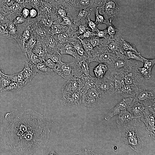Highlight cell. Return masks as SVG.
Segmentation results:
<instances>
[{"label": "cell", "instance_id": "cell-26", "mask_svg": "<svg viewBox=\"0 0 155 155\" xmlns=\"http://www.w3.org/2000/svg\"><path fill=\"white\" fill-rule=\"evenodd\" d=\"M23 87L18 83L11 81L7 86L0 90L1 92L4 91L15 92L21 90Z\"/></svg>", "mask_w": 155, "mask_h": 155}, {"label": "cell", "instance_id": "cell-44", "mask_svg": "<svg viewBox=\"0 0 155 155\" xmlns=\"http://www.w3.org/2000/svg\"><path fill=\"white\" fill-rule=\"evenodd\" d=\"M30 10L27 8L24 7L22 9V14L24 18H27L29 15Z\"/></svg>", "mask_w": 155, "mask_h": 155}, {"label": "cell", "instance_id": "cell-13", "mask_svg": "<svg viewBox=\"0 0 155 155\" xmlns=\"http://www.w3.org/2000/svg\"><path fill=\"white\" fill-rule=\"evenodd\" d=\"M80 78H74L67 81L61 88L63 94L80 91Z\"/></svg>", "mask_w": 155, "mask_h": 155}, {"label": "cell", "instance_id": "cell-35", "mask_svg": "<svg viewBox=\"0 0 155 155\" xmlns=\"http://www.w3.org/2000/svg\"><path fill=\"white\" fill-rule=\"evenodd\" d=\"M78 38L80 40L84 50L87 53L92 50L93 47L89 40L86 39H82L79 37H78Z\"/></svg>", "mask_w": 155, "mask_h": 155}, {"label": "cell", "instance_id": "cell-3", "mask_svg": "<svg viewBox=\"0 0 155 155\" xmlns=\"http://www.w3.org/2000/svg\"><path fill=\"white\" fill-rule=\"evenodd\" d=\"M116 58V53L107 48L104 39L101 41L98 46L93 48L91 51L87 53V59L89 63L96 62L103 63L108 67L112 64Z\"/></svg>", "mask_w": 155, "mask_h": 155}, {"label": "cell", "instance_id": "cell-50", "mask_svg": "<svg viewBox=\"0 0 155 155\" xmlns=\"http://www.w3.org/2000/svg\"><path fill=\"white\" fill-rule=\"evenodd\" d=\"M57 12L59 16L63 18L66 16V14L65 11L61 8H60L58 9Z\"/></svg>", "mask_w": 155, "mask_h": 155}, {"label": "cell", "instance_id": "cell-24", "mask_svg": "<svg viewBox=\"0 0 155 155\" xmlns=\"http://www.w3.org/2000/svg\"><path fill=\"white\" fill-rule=\"evenodd\" d=\"M121 47L124 53L126 51H131L135 52L138 54H140L138 52L134 45L127 42L123 38L122 40Z\"/></svg>", "mask_w": 155, "mask_h": 155}, {"label": "cell", "instance_id": "cell-12", "mask_svg": "<svg viewBox=\"0 0 155 155\" xmlns=\"http://www.w3.org/2000/svg\"><path fill=\"white\" fill-rule=\"evenodd\" d=\"M133 98L131 97H124L108 112L105 117V119L109 121L114 116L119 114L122 111L126 109L131 104Z\"/></svg>", "mask_w": 155, "mask_h": 155}, {"label": "cell", "instance_id": "cell-14", "mask_svg": "<svg viewBox=\"0 0 155 155\" xmlns=\"http://www.w3.org/2000/svg\"><path fill=\"white\" fill-rule=\"evenodd\" d=\"M22 71L26 85L32 80L37 72L35 65L30 64L27 61Z\"/></svg>", "mask_w": 155, "mask_h": 155}, {"label": "cell", "instance_id": "cell-55", "mask_svg": "<svg viewBox=\"0 0 155 155\" xmlns=\"http://www.w3.org/2000/svg\"><path fill=\"white\" fill-rule=\"evenodd\" d=\"M85 155H98L96 153H95L89 150H85Z\"/></svg>", "mask_w": 155, "mask_h": 155}, {"label": "cell", "instance_id": "cell-7", "mask_svg": "<svg viewBox=\"0 0 155 155\" xmlns=\"http://www.w3.org/2000/svg\"><path fill=\"white\" fill-rule=\"evenodd\" d=\"M72 75L76 78H81L90 75L89 63L87 57L84 56L74 58L72 62Z\"/></svg>", "mask_w": 155, "mask_h": 155}, {"label": "cell", "instance_id": "cell-21", "mask_svg": "<svg viewBox=\"0 0 155 155\" xmlns=\"http://www.w3.org/2000/svg\"><path fill=\"white\" fill-rule=\"evenodd\" d=\"M27 62L30 64L35 65L37 63L44 61V60L32 52L26 56Z\"/></svg>", "mask_w": 155, "mask_h": 155}, {"label": "cell", "instance_id": "cell-15", "mask_svg": "<svg viewBox=\"0 0 155 155\" xmlns=\"http://www.w3.org/2000/svg\"><path fill=\"white\" fill-rule=\"evenodd\" d=\"M145 108L143 105L133 99L126 110L132 116L135 117H140L142 115L143 111Z\"/></svg>", "mask_w": 155, "mask_h": 155}, {"label": "cell", "instance_id": "cell-34", "mask_svg": "<svg viewBox=\"0 0 155 155\" xmlns=\"http://www.w3.org/2000/svg\"><path fill=\"white\" fill-rule=\"evenodd\" d=\"M0 37L11 38L7 25L4 23H0Z\"/></svg>", "mask_w": 155, "mask_h": 155}, {"label": "cell", "instance_id": "cell-58", "mask_svg": "<svg viewBox=\"0 0 155 155\" xmlns=\"http://www.w3.org/2000/svg\"><path fill=\"white\" fill-rule=\"evenodd\" d=\"M2 71H1V69H0V75L1 74V73L2 72Z\"/></svg>", "mask_w": 155, "mask_h": 155}, {"label": "cell", "instance_id": "cell-20", "mask_svg": "<svg viewBox=\"0 0 155 155\" xmlns=\"http://www.w3.org/2000/svg\"><path fill=\"white\" fill-rule=\"evenodd\" d=\"M8 76L11 81L16 82L23 87L26 85L24 82L22 71L16 73L8 75Z\"/></svg>", "mask_w": 155, "mask_h": 155}, {"label": "cell", "instance_id": "cell-6", "mask_svg": "<svg viewBox=\"0 0 155 155\" xmlns=\"http://www.w3.org/2000/svg\"><path fill=\"white\" fill-rule=\"evenodd\" d=\"M99 9V13L104 16L107 24L111 23L119 13L120 8L115 0H105Z\"/></svg>", "mask_w": 155, "mask_h": 155}, {"label": "cell", "instance_id": "cell-45", "mask_svg": "<svg viewBox=\"0 0 155 155\" xmlns=\"http://www.w3.org/2000/svg\"><path fill=\"white\" fill-rule=\"evenodd\" d=\"M83 34V37L85 38H89L92 36H94L95 34L94 32L89 30H86Z\"/></svg>", "mask_w": 155, "mask_h": 155}, {"label": "cell", "instance_id": "cell-54", "mask_svg": "<svg viewBox=\"0 0 155 155\" xmlns=\"http://www.w3.org/2000/svg\"><path fill=\"white\" fill-rule=\"evenodd\" d=\"M79 31L80 34H83L86 31L85 27L83 25H80L79 27Z\"/></svg>", "mask_w": 155, "mask_h": 155}, {"label": "cell", "instance_id": "cell-2", "mask_svg": "<svg viewBox=\"0 0 155 155\" xmlns=\"http://www.w3.org/2000/svg\"><path fill=\"white\" fill-rule=\"evenodd\" d=\"M137 118H134L123 127L122 137L125 144L135 151L139 153L141 151L144 142L136 127Z\"/></svg>", "mask_w": 155, "mask_h": 155}, {"label": "cell", "instance_id": "cell-11", "mask_svg": "<svg viewBox=\"0 0 155 155\" xmlns=\"http://www.w3.org/2000/svg\"><path fill=\"white\" fill-rule=\"evenodd\" d=\"M72 62L64 63L61 61L55 63L54 71L67 81L73 78L72 74Z\"/></svg>", "mask_w": 155, "mask_h": 155}, {"label": "cell", "instance_id": "cell-36", "mask_svg": "<svg viewBox=\"0 0 155 155\" xmlns=\"http://www.w3.org/2000/svg\"><path fill=\"white\" fill-rule=\"evenodd\" d=\"M92 9V7L80 9L79 11L78 16L80 18H85L88 17Z\"/></svg>", "mask_w": 155, "mask_h": 155}, {"label": "cell", "instance_id": "cell-49", "mask_svg": "<svg viewBox=\"0 0 155 155\" xmlns=\"http://www.w3.org/2000/svg\"><path fill=\"white\" fill-rule=\"evenodd\" d=\"M67 37V34L65 33H60L58 34V38L60 40H65Z\"/></svg>", "mask_w": 155, "mask_h": 155}, {"label": "cell", "instance_id": "cell-40", "mask_svg": "<svg viewBox=\"0 0 155 155\" xmlns=\"http://www.w3.org/2000/svg\"><path fill=\"white\" fill-rule=\"evenodd\" d=\"M47 46L51 49H54L55 48L56 44L54 38L52 37H50L47 41Z\"/></svg>", "mask_w": 155, "mask_h": 155}, {"label": "cell", "instance_id": "cell-33", "mask_svg": "<svg viewBox=\"0 0 155 155\" xmlns=\"http://www.w3.org/2000/svg\"><path fill=\"white\" fill-rule=\"evenodd\" d=\"M142 57L143 60L144 67L151 73L152 68L155 64V59H149L142 56Z\"/></svg>", "mask_w": 155, "mask_h": 155}, {"label": "cell", "instance_id": "cell-9", "mask_svg": "<svg viewBox=\"0 0 155 155\" xmlns=\"http://www.w3.org/2000/svg\"><path fill=\"white\" fill-rule=\"evenodd\" d=\"M102 97L95 87L92 88L83 94L82 102L87 106L94 107L100 103Z\"/></svg>", "mask_w": 155, "mask_h": 155}, {"label": "cell", "instance_id": "cell-28", "mask_svg": "<svg viewBox=\"0 0 155 155\" xmlns=\"http://www.w3.org/2000/svg\"><path fill=\"white\" fill-rule=\"evenodd\" d=\"M30 37V32L28 30H26L23 33L21 39L17 41L24 53L25 52V44Z\"/></svg>", "mask_w": 155, "mask_h": 155}, {"label": "cell", "instance_id": "cell-31", "mask_svg": "<svg viewBox=\"0 0 155 155\" xmlns=\"http://www.w3.org/2000/svg\"><path fill=\"white\" fill-rule=\"evenodd\" d=\"M106 24L107 25L106 29L108 34L109 35L108 36L109 38H113L120 32L111 23H108Z\"/></svg>", "mask_w": 155, "mask_h": 155}, {"label": "cell", "instance_id": "cell-41", "mask_svg": "<svg viewBox=\"0 0 155 155\" xmlns=\"http://www.w3.org/2000/svg\"><path fill=\"white\" fill-rule=\"evenodd\" d=\"M46 65L49 68L53 70L54 71L55 63L49 58H47L44 60ZM55 72V71H54Z\"/></svg>", "mask_w": 155, "mask_h": 155}, {"label": "cell", "instance_id": "cell-32", "mask_svg": "<svg viewBox=\"0 0 155 155\" xmlns=\"http://www.w3.org/2000/svg\"><path fill=\"white\" fill-rule=\"evenodd\" d=\"M99 7L96 8L95 11L96 20L95 23L96 26L103 24H107V22L104 16L99 12Z\"/></svg>", "mask_w": 155, "mask_h": 155}, {"label": "cell", "instance_id": "cell-4", "mask_svg": "<svg viewBox=\"0 0 155 155\" xmlns=\"http://www.w3.org/2000/svg\"><path fill=\"white\" fill-rule=\"evenodd\" d=\"M133 99L145 107L152 106L155 103V87L141 83Z\"/></svg>", "mask_w": 155, "mask_h": 155}, {"label": "cell", "instance_id": "cell-43", "mask_svg": "<svg viewBox=\"0 0 155 155\" xmlns=\"http://www.w3.org/2000/svg\"><path fill=\"white\" fill-rule=\"evenodd\" d=\"M88 23L89 27L91 29L92 32H95L97 28V26L95 22L92 21L88 17Z\"/></svg>", "mask_w": 155, "mask_h": 155}, {"label": "cell", "instance_id": "cell-18", "mask_svg": "<svg viewBox=\"0 0 155 155\" xmlns=\"http://www.w3.org/2000/svg\"><path fill=\"white\" fill-rule=\"evenodd\" d=\"M60 53L63 54H67L71 55L73 58L79 57L80 56L74 48L69 44L62 46L59 49Z\"/></svg>", "mask_w": 155, "mask_h": 155}, {"label": "cell", "instance_id": "cell-53", "mask_svg": "<svg viewBox=\"0 0 155 155\" xmlns=\"http://www.w3.org/2000/svg\"><path fill=\"white\" fill-rule=\"evenodd\" d=\"M63 21L64 23L66 24L69 26H71V23L70 19L69 18L66 16L63 18Z\"/></svg>", "mask_w": 155, "mask_h": 155}, {"label": "cell", "instance_id": "cell-38", "mask_svg": "<svg viewBox=\"0 0 155 155\" xmlns=\"http://www.w3.org/2000/svg\"><path fill=\"white\" fill-rule=\"evenodd\" d=\"M94 36H96L99 38H104L106 39L107 37L106 36V34H108L107 29L103 30H100L98 29L95 32Z\"/></svg>", "mask_w": 155, "mask_h": 155}, {"label": "cell", "instance_id": "cell-29", "mask_svg": "<svg viewBox=\"0 0 155 155\" xmlns=\"http://www.w3.org/2000/svg\"><path fill=\"white\" fill-rule=\"evenodd\" d=\"M125 55L127 59L131 60L139 61L143 62V60L140 54L135 52L128 51L125 52Z\"/></svg>", "mask_w": 155, "mask_h": 155}, {"label": "cell", "instance_id": "cell-23", "mask_svg": "<svg viewBox=\"0 0 155 155\" xmlns=\"http://www.w3.org/2000/svg\"><path fill=\"white\" fill-rule=\"evenodd\" d=\"M75 6L80 9L95 6L94 0H76Z\"/></svg>", "mask_w": 155, "mask_h": 155}, {"label": "cell", "instance_id": "cell-48", "mask_svg": "<svg viewBox=\"0 0 155 155\" xmlns=\"http://www.w3.org/2000/svg\"><path fill=\"white\" fill-rule=\"evenodd\" d=\"M53 28L54 32L55 34H59L60 33L61 31V29L60 26L55 25L53 26Z\"/></svg>", "mask_w": 155, "mask_h": 155}, {"label": "cell", "instance_id": "cell-47", "mask_svg": "<svg viewBox=\"0 0 155 155\" xmlns=\"http://www.w3.org/2000/svg\"><path fill=\"white\" fill-rule=\"evenodd\" d=\"M105 0H94L95 6L100 7L104 3Z\"/></svg>", "mask_w": 155, "mask_h": 155}, {"label": "cell", "instance_id": "cell-39", "mask_svg": "<svg viewBox=\"0 0 155 155\" xmlns=\"http://www.w3.org/2000/svg\"><path fill=\"white\" fill-rule=\"evenodd\" d=\"M89 41L93 48L98 46L101 42L99 38L97 36L91 38Z\"/></svg>", "mask_w": 155, "mask_h": 155}, {"label": "cell", "instance_id": "cell-46", "mask_svg": "<svg viewBox=\"0 0 155 155\" xmlns=\"http://www.w3.org/2000/svg\"><path fill=\"white\" fill-rule=\"evenodd\" d=\"M37 15V12L35 9L32 8L30 10L29 16L30 18H34Z\"/></svg>", "mask_w": 155, "mask_h": 155}, {"label": "cell", "instance_id": "cell-52", "mask_svg": "<svg viewBox=\"0 0 155 155\" xmlns=\"http://www.w3.org/2000/svg\"><path fill=\"white\" fill-rule=\"evenodd\" d=\"M37 34L40 36H44L46 34V32L44 30L40 28H38L36 30Z\"/></svg>", "mask_w": 155, "mask_h": 155}, {"label": "cell", "instance_id": "cell-17", "mask_svg": "<svg viewBox=\"0 0 155 155\" xmlns=\"http://www.w3.org/2000/svg\"><path fill=\"white\" fill-rule=\"evenodd\" d=\"M108 70V68L106 64L99 63L93 69L95 78L98 79L103 78Z\"/></svg>", "mask_w": 155, "mask_h": 155}, {"label": "cell", "instance_id": "cell-57", "mask_svg": "<svg viewBox=\"0 0 155 155\" xmlns=\"http://www.w3.org/2000/svg\"><path fill=\"white\" fill-rule=\"evenodd\" d=\"M49 155H57L54 150H52L49 154Z\"/></svg>", "mask_w": 155, "mask_h": 155}, {"label": "cell", "instance_id": "cell-30", "mask_svg": "<svg viewBox=\"0 0 155 155\" xmlns=\"http://www.w3.org/2000/svg\"><path fill=\"white\" fill-rule=\"evenodd\" d=\"M11 82L8 75L2 72L0 75V90L9 85Z\"/></svg>", "mask_w": 155, "mask_h": 155}, {"label": "cell", "instance_id": "cell-42", "mask_svg": "<svg viewBox=\"0 0 155 155\" xmlns=\"http://www.w3.org/2000/svg\"><path fill=\"white\" fill-rule=\"evenodd\" d=\"M22 5H23L20 4L19 3H18L16 2L13 4H12V5H11V6H10L8 7H9V8L10 9V10L12 11H17L19 10L21 8Z\"/></svg>", "mask_w": 155, "mask_h": 155}, {"label": "cell", "instance_id": "cell-19", "mask_svg": "<svg viewBox=\"0 0 155 155\" xmlns=\"http://www.w3.org/2000/svg\"><path fill=\"white\" fill-rule=\"evenodd\" d=\"M35 65L37 72L42 74H51L54 71L49 68L45 64L44 61L38 63Z\"/></svg>", "mask_w": 155, "mask_h": 155}, {"label": "cell", "instance_id": "cell-5", "mask_svg": "<svg viewBox=\"0 0 155 155\" xmlns=\"http://www.w3.org/2000/svg\"><path fill=\"white\" fill-rule=\"evenodd\" d=\"M114 80V75L110 72L102 79L96 78L95 87L102 97L115 93Z\"/></svg>", "mask_w": 155, "mask_h": 155}, {"label": "cell", "instance_id": "cell-51", "mask_svg": "<svg viewBox=\"0 0 155 155\" xmlns=\"http://www.w3.org/2000/svg\"><path fill=\"white\" fill-rule=\"evenodd\" d=\"M68 5L71 6H75L76 0H64Z\"/></svg>", "mask_w": 155, "mask_h": 155}, {"label": "cell", "instance_id": "cell-56", "mask_svg": "<svg viewBox=\"0 0 155 155\" xmlns=\"http://www.w3.org/2000/svg\"><path fill=\"white\" fill-rule=\"evenodd\" d=\"M45 24L47 26H50L52 24V21L50 19H47L45 21Z\"/></svg>", "mask_w": 155, "mask_h": 155}, {"label": "cell", "instance_id": "cell-27", "mask_svg": "<svg viewBox=\"0 0 155 155\" xmlns=\"http://www.w3.org/2000/svg\"><path fill=\"white\" fill-rule=\"evenodd\" d=\"M32 52L44 60L45 59L46 54L42 45L40 43L36 42Z\"/></svg>", "mask_w": 155, "mask_h": 155}, {"label": "cell", "instance_id": "cell-25", "mask_svg": "<svg viewBox=\"0 0 155 155\" xmlns=\"http://www.w3.org/2000/svg\"><path fill=\"white\" fill-rule=\"evenodd\" d=\"M36 43V38L33 37H30L25 44L24 53L25 56L32 52V50Z\"/></svg>", "mask_w": 155, "mask_h": 155}, {"label": "cell", "instance_id": "cell-1", "mask_svg": "<svg viewBox=\"0 0 155 155\" xmlns=\"http://www.w3.org/2000/svg\"><path fill=\"white\" fill-rule=\"evenodd\" d=\"M6 148L14 154H36L46 146L49 123L39 112L15 109L5 114L1 129Z\"/></svg>", "mask_w": 155, "mask_h": 155}, {"label": "cell", "instance_id": "cell-22", "mask_svg": "<svg viewBox=\"0 0 155 155\" xmlns=\"http://www.w3.org/2000/svg\"><path fill=\"white\" fill-rule=\"evenodd\" d=\"M70 44L80 56L87 57V53L84 50L81 42H80L78 41L73 42Z\"/></svg>", "mask_w": 155, "mask_h": 155}, {"label": "cell", "instance_id": "cell-8", "mask_svg": "<svg viewBox=\"0 0 155 155\" xmlns=\"http://www.w3.org/2000/svg\"><path fill=\"white\" fill-rule=\"evenodd\" d=\"M155 104L145 107L142 116L140 117L145 124L146 130L150 135L155 139Z\"/></svg>", "mask_w": 155, "mask_h": 155}, {"label": "cell", "instance_id": "cell-37", "mask_svg": "<svg viewBox=\"0 0 155 155\" xmlns=\"http://www.w3.org/2000/svg\"><path fill=\"white\" fill-rule=\"evenodd\" d=\"M139 71L141 75L146 80L150 79L151 77V73L144 67H139Z\"/></svg>", "mask_w": 155, "mask_h": 155}, {"label": "cell", "instance_id": "cell-10", "mask_svg": "<svg viewBox=\"0 0 155 155\" xmlns=\"http://www.w3.org/2000/svg\"><path fill=\"white\" fill-rule=\"evenodd\" d=\"M82 95L80 91L65 94H63L60 99V102L65 105L77 106L82 103Z\"/></svg>", "mask_w": 155, "mask_h": 155}, {"label": "cell", "instance_id": "cell-16", "mask_svg": "<svg viewBox=\"0 0 155 155\" xmlns=\"http://www.w3.org/2000/svg\"><path fill=\"white\" fill-rule=\"evenodd\" d=\"M118 115L116 122L120 127H123L135 118L126 109L122 111Z\"/></svg>", "mask_w": 155, "mask_h": 155}]
</instances>
